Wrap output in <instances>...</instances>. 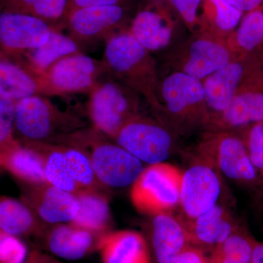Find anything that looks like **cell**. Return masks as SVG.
Wrapping results in <instances>:
<instances>
[{"label":"cell","mask_w":263,"mask_h":263,"mask_svg":"<svg viewBox=\"0 0 263 263\" xmlns=\"http://www.w3.org/2000/svg\"><path fill=\"white\" fill-rule=\"evenodd\" d=\"M102 62L108 77L141 95L160 114L162 106L156 60L129 31H120L106 40Z\"/></svg>","instance_id":"obj_1"},{"label":"cell","mask_w":263,"mask_h":263,"mask_svg":"<svg viewBox=\"0 0 263 263\" xmlns=\"http://www.w3.org/2000/svg\"><path fill=\"white\" fill-rule=\"evenodd\" d=\"M161 110L167 127L177 133L204 129L211 113L202 81L173 71L160 82Z\"/></svg>","instance_id":"obj_2"},{"label":"cell","mask_w":263,"mask_h":263,"mask_svg":"<svg viewBox=\"0 0 263 263\" xmlns=\"http://www.w3.org/2000/svg\"><path fill=\"white\" fill-rule=\"evenodd\" d=\"M194 155L235 183L259 190V181L241 137L235 131H205Z\"/></svg>","instance_id":"obj_3"},{"label":"cell","mask_w":263,"mask_h":263,"mask_svg":"<svg viewBox=\"0 0 263 263\" xmlns=\"http://www.w3.org/2000/svg\"><path fill=\"white\" fill-rule=\"evenodd\" d=\"M141 95L109 77L90 91L88 113L95 129L115 138L119 131L141 116Z\"/></svg>","instance_id":"obj_4"},{"label":"cell","mask_w":263,"mask_h":263,"mask_svg":"<svg viewBox=\"0 0 263 263\" xmlns=\"http://www.w3.org/2000/svg\"><path fill=\"white\" fill-rule=\"evenodd\" d=\"M183 171L167 162L148 164L130 189V200L140 212L155 216L180 205Z\"/></svg>","instance_id":"obj_5"},{"label":"cell","mask_w":263,"mask_h":263,"mask_svg":"<svg viewBox=\"0 0 263 263\" xmlns=\"http://www.w3.org/2000/svg\"><path fill=\"white\" fill-rule=\"evenodd\" d=\"M42 155L48 183L73 194L95 189V177L89 156L74 146H58L48 143H25Z\"/></svg>","instance_id":"obj_6"},{"label":"cell","mask_w":263,"mask_h":263,"mask_svg":"<svg viewBox=\"0 0 263 263\" xmlns=\"http://www.w3.org/2000/svg\"><path fill=\"white\" fill-rule=\"evenodd\" d=\"M238 58L226 40L206 32L193 33L167 58L174 71L203 81Z\"/></svg>","instance_id":"obj_7"},{"label":"cell","mask_w":263,"mask_h":263,"mask_svg":"<svg viewBox=\"0 0 263 263\" xmlns=\"http://www.w3.org/2000/svg\"><path fill=\"white\" fill-rule=\"evenodd\" d=\"M80 124L42 95H32L15 103V133L23 143H47L60 132Z\"/></svg>","instance_id":"obj_8"},{"label":"cell","mask_w":263,"mask_h":263,"mask_svg":"<svg viewBox=\"0 0 263 263\" xmlns=\"http://www.w3.org/2000/svg\"><path fill=\"white\" fill-rule=\"evenodd\" d=\"M172 132L164 123L141 115L126 124L114 139L143 163L153 164L165 162L172 154Z\"/></svg>","instance_id":"obj_9"},{"label":"cell","mask_w":263,"mask_h":263,"mask_svg":"<svg viewBox=\"0 0 263 263\" xmlns=\"http://www.w3.org/2000/svg\"><path fill=\"white\" fill-rule=\"evenodd\" d=\"M222 190L221 175L213 166L193 156L183 171L180 205L185 218L193 219L215 206Z\"/></svg>","instance_id":"obj_10"},{"label":"cell","mask_w":263,"mask_h":263,"mask_svg":"<svg viewBox=\"0 0 263 263\" xmlns=\"http://www.w3.org/2000/svg\"><path fill=\"white\" fill-rule=\"evenodd\" d=\"M103 73L102 61L78 53L57 62L43 77L49 95H65L91 91Z\"/></svg>","instance_id":"obj_11"},{"label":"cell","mask_w":263,"mask_h":263,"mask_svg":"<svg viewBox=\"0 0 263 263\" xmlns=\"http://www.w3.org/2000/svg\"><path fill=\"white\" fill-rule=\"evenodd\" d=\"M262 67L261 55L239 57L202 81L211 115L223 111L243 83Z\"/></svg>","instance_id":"obj_12"},{"label":"cell","mask_w":263,"mask_h":263,"mask_svg":"<svg viewBox=\"0 0 263 263\" xmlns=\"http://www.w3.org/2000/svg\"><path fill=\"white\" fill-rule=\"evenodd\" d=\"M175 13L164 0H148L136 13L128 31L151 53L162 51L176 37Z\"/></svg>","instance_id":"obj_13"},{"label":"cell","mask_w":263,"mask_h":263,"mask_svg":"<svg viewBox=\"0 0 263 263\" xmlns=\"http://www.w3.org/2000/svg\"><path fill=\"white\" fill-rule=\"evenodd\" d=\"M88 156L96 179L110 187L132 186L144 169L141 161L117 143H96Z\"/></svg>","instance_id":"obj_14"},{"label":"cell","mask_w":263,"mask_h":263,"mask_svg":"<svg viewBox=\"0 0 263 263\" xmlns=\"http://www.w3.org/2000/svg\"><path fill=\"white\" fill-rule=\"evenodd\" d=\"M53 30L47 22L37 17L0 12V46L8 53L35 49L48 41Z\"/></svg>","instance_id":"obj_15"},{"label":"cell","mask_w":263,"mask_h":263,"mask_svg":"<svg viewBox=\"0 0 263 263\" xmlns=\"http://www.w3.org/2000/svg\"><path fill=\"white\" fill-rule=\"evenodd\" d=\"M190 235L191 245L205 252H212L240 229L238 223L226 206H215L201 215L188 219L182 217Z\"/></svg>","instance_id":"obj_16"},{"label":"cell","mask_w":263,"mask_h":263,"mask_svg":"<svg viewBox=\"0 0 263 263\" xmlns=\"http://www.w3.org/2000/svg\"><path fill=\"white\" fill-rule=\"evenodd\" d=\"M29 186L24 201L43 221L57 224L72 222L75 219L79 210L75 194L48 183Z\"/></svg>","instance_id":"obj_17"},{"label":"cell","mask_w":263,"mask_h":263,"mask_svg":"<svg viewBox=\"0 0 263 263\" xmlns=\"http://www.w3.org/2000/svg\"><path fill=\"white\" fill-rule=\"evenodd\" d=\"M73 37L106 38L116 34L124 24L125 9L121 5L91 7L71 11L66 15Z\"/></svg>","instance_id":"obj_18"},{"label":"cell","mask_w":263,"mask_h":263,"mask_svg":"<svg viewBox=\"0 0 263 263\" xmlns=\"http://www.w3.org/2000/svg\"><path fill=\"white\" fill-rule=\"evenodd\" d=\"M263 122V94L255 91L238 93L221 113L212 114L205 131H235Z\"/></svg>","instance_id":"obj_19"},{"label":"cell","mask_w":263,"mask_h":263,"mask_svg":"<svg viewBox=\"0 0 263 263\" xmlns=\"http://www.w3.org/2000/svg\"><path fill=\"white\" fill-rule=\"evenodd\" d=\"M151 243L157 263L171 262L191 245L182 217L173 215L171 212L154 216L151 227Z\"/></svg>","instance_id":"obj_20"},{"label":"cell","mask_w":263,"mask_h":263,"mask_svg":"<svg viewBox=\"0 0 263 263\" xmlns=\"http://www.w3.org/2000/svg\"><path fill=\"white\" fill-rule=\"evenodd\" d=\"M0 170L29 186L48 183L42 155L15 138L0 149Z\"/></svg>","instance_id":"obj_21"},{"label":"cell","mask_w":263,"mask_h":263,"mask_svg":"<svg viewBox=\"0 0 263 263\" xmlns=\"http://www.w3.org/2000/svg\"><path fill=\"white\" fill-rule=\"evenodd\" d=\"M98 249L103 263H151L146 239L133 230L109 231L100 235Z\"/></svg>","instance_id":"obj_22"},{"label":"cell","mask_w":263,"mask_h":263,"mask_svg":"<svg viewBox=\"0 0 263 263\" xmlns=\"http://www.w3.org/2000/svg\"><path fill=\"white\" fill-rule=\"evenodd\" d=\"M95 235L71 222L57 224L48 233L46 247L57 257L76 260L87 255L95 246L98 248Z\"/></svg>","instance_id":"obj_23"},{"label":"cell","mask_w":263,"mask_h":263,"mask_svg":"<svg viewBox=\"0 0 263 263\" xmlns=\"http://www.w3.org/2000/svg\"><path fill=\"white\" fill-rule=\"evenodd\" d=\"M0 89L15 101L32 95H49L43 74L3 57H0Z\"/></svg>","instance_id":"obj_24"},{"label":"cell","mask_w":263,"mask_h":263,"mask_svg":"<svg viewBox=\"0 0 263 263\" xmlns=\"http://www.w3.org/2000/svg\"><path fill=\"white\" fill-rule=\"evenodd\" d=\"M75 195L79 200V210L71 223L95 235L108 233L111 216L106 197L95 189L82 190Z\"/></svg>","instance_id":"obj_25"},{"label":"cell","mask_w":263,"mask_h":263,"mask_svg":"<svg viewBox=\"0 0 263 263\" xmlns=\"http://www.w3.org/2000/svg\"><path fill=\"white\" fill-rule=\"evenodd\" d=\"M245 13L226 0H202L200 6V32L227 40L238 27Z\"/></svg>","instance_id":"obj_26"},{"label":"cell","mask_w":263,"mask_h":263,"mask_svg":"<svg viewBox=\"0 0 263 263\" xmlns=\"http://www.w3.org/2000/svg\"><path fill=\"white\" fill-rule=\"evenodd\" d=\"M237 57L247 55L263 56V8L247 12L238 27L226 40Z\"/></svg>","instance_id":"obj_27"},{"label":"cell","mask_w":263,"mask_h":263,"mask_svg":"<svg viewBox=\"0 0 263 263\" xmlns=\"http://www.w3.org/2000/svg\"><path fill=\"white\" fill-rule=\"evenodd\" d=\"M38 216L24 200L0 197V231L20 238L39 230Z\"/></svg>","instance_id":"obj_28"},{"label":"cell","mask_w":263,"mask_h":263,"mask_svg":"<svg viewBox=\"0 0 263 263\" xmlns=\"http://www.w3.org/2000/svg\"><path fill=\"white\" fill-rule=\"evenodd\" d=\"M79 51V46L75 38L53 30L44 44L27 51V59L31 68L43 74L62 59Z\"/></svg>","instance_id":"obj_29"},{"label":"cell","mask_w":263,"mask_h":263,"mask_svg":"<svg viewBox=\"0 0 263 263\" xmlns=\"http://www.w3.org/2000/svg\"><path fill=\"white\" fill-rule=\"evenodd\" d=\"M69 0H0V11L54 22L66 15Z\"/></svg>","instance_id":"obj_30"},{"label":"cell","mask_w":263,"mask_h":263,"mask_svg":"<svg viewBox=\"0 0 263 263\" xmlns=\"http://www.w3.org/2000/svg\"><path fill=\"white\" fill-rule=\"evenodd\" d=\"M252 239L241 229L212 252L209 263H250Z\"/></svg>","instance_id":"obj_31"},{"label":"cell","mask_w":263,"mask_h":263,"mask_svg":"<svg viewBox=\"0 0 263 263\" xmlns=\"http://www.w3.org/2000/svg\"><path fill=\"white\" fill-rule=\"evenodd\" d=\"M235 132L240 135L245 142L250 160L258 176L263 200V122L256 123Z\"/></svg>","instance_id":"obj_32"},{"label":"cell","mask_w":263,"mask_h":263,"mask_svg":"<svg viewBox=\"0 0 263 263\" xmlns=\"http://www.w3.org/2000/svg\"><path fill=\"white\" fill-rule=\"evenodd\" d=\"M15 103L0 89V149L14 140Z\"/></svg>","instance_id":"obj_33"},{"label":"cell","mask_w":263,"mask_h":263,"mask_svg":"<svg viewBox=\"0 0 263 263\" xmlns=\"http://www.w3.org/2000/svg\"><path fill=\"white\" fill-rule=\"evenodd\" d=\"M179 15L186 28L193 33L201 31L200 28V6L202 0H164Z\"/></svg>","instance_id":"obj_34"},{"label":"cell","mask_w":263,"mask_h":263,"mask_svg":"<svg viewBox=\"0 0 263 263\" xmlns=\"http://www.w3.org/2000/svg\"><path fill=\"white\" fill-rule=\"evenodd\" d=\"M27 248L18 237L0 231V263H24Z\"/></svg>","instance_id":"obj_35"},{"label":"cell","mask_w":263,"mask_h":263,"mask_svg":"<svg viewBox=\"0 0 263 263\" xmlns=\"http://www.w3.org/2000/svg\"><path fill=\"white\" fill-rule=\"evenodd\" d=\"M205 252L199 247L190 245L180 252L169 263H208Z\"/></svg>","instance_id":"obj_36"},{"label":"cell","mask_w":263,"mask_h":263,"mask_svg":"<svg viewBox=\"0 0 263 263\" xmlns=\"http://www.w3.org/2000/svg\"><path fill=\"white\" fill-rule=\"evenodd\" d=\"M124 0H69L67 13L81 8L91 7L108 6V5H121L122 6Z\"/></svg>","instance_id":"obj_37"},{"label":"cell","mask_w":263,"mask_h":263,"mask_svg":"<svg viewBox=\"0 0 263 263\" xmlns=\"http://www.w3.org/2000/svg\"><path fill=\"white\" fill-rule=\"evenodd\" d=\"M226 1L243 13L257 9L263 3V0H226Z\"/></svg>","instance_id":"obj_38"},{"label":"cell","mask_w":263,"mask_h":263,"mask_svg":"<svg viewBox=\"0 0 263 263\" xmlns=\"http://www.w3.org/2000/svg\"><path fill=\"white\" fill-rule=\"evenodd\" d=\"M24 263H62L48 254L33 251L27 256Z\"/></svg>","instance_id":"obj_39"},{"label":"cell","mask_w":263,"mask_h":263,"mask_svg":"<svg viewBox=\"0 0 263 263\" xmlns=\"http://www.w3.org/2000/svg\"><path fill=\"white\" fill-rule=\"evenodd\" d=\"M250 263H263V243L252 240Z\"/></svg>","instance_id":"obj_40"},{"label":"cell","mask_w":263,"mask_h":263,"mask_svg":"<svg viewBox=\"0 0 263 263\" xmlns=\"http://www.w3.org/2000/svg\"><path fill=\"white\" fill-rule=\"evenodd\" d=\"M261 7H262V8H263V3H262V5H261Z\"/></svg>","instance_id":"obj_41"},{"label":"cell","mask_w":263,"mask_h":263,"mask_svg":"<svg viewBox=\"0 0 263 263\" xmlns=\"http://www.w3.org/2000/svg\"></svg>","instance_id":"obj_42"}]
</instances>
